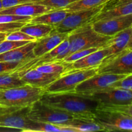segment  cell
I'll return each mask as SVG.
<instances>
[{
  "label": "cell",
  "instance_id": "obj_20",
  "mask_svg": "<svg viewBox=\"0 0 132 132\" xmlns=\"http://www.w3.org/2000/svg\"><path fill=\"white\" fill-rule=\"evenodd\" d=\"M70 14L65 9L53 10L49 12L34 17L31 19L30 23H39L55 27Z\"/></svg>",
  "mask_w": 132,
  "mask_h": 132
},
{
  "label": "cell",
  "instance_id": "obj_45",
  "mask_svg": "<svg viewBox=\"0 0 132 132\" xmlns=\"http://www.w3.org/2000/svg\"></svg>",
  "mask_w": 132,
  "mask_h": 132
},
{
  "label": "cell",
  "instance_id": "obj_15",
  "mask_svg": "<svg viewBox=\"0 0 132 132\" xmlns=\"http://www.w3.org/2000/svg\"><path fill=\"white\" fill-rule=\"evenodd\" d=\"M61 76V75L43 73L35 68H32L27 70L18 76L27 85L45 89Z\"/></svg>",
  "mask_w": 132,
  "mask_h": 132
},
{
  "label": "cell",
  "instance_id": "obj_33",
  "mask_svg": "<svg viewBox=\"0 0 132 132\" xmlns=\"http://www.w3.org/2000/svg\"><path fill=\"white\" fill-rule=\"evenodd\" d=\"M21 64V62L0 61V75L12 73Z\"/></svg>",
  "mask_w": 132,
  "mask_h": 132
},
{
  "label": "cell",
  "instance_id": "obj_12",
  "mask_svg": "<svg viewBox=\"0 0 132 132\" xmlns=\"http://www.w3.org/2000/svg\"><path fill=\"white\" fill-rule=\"evenodd\" d=\"M92 28L99 34L112 36L132 26V14L118 18L99 20L92 23Z\"/></svg>",
  "mask_w": 132,
  "mask_h": 132
},
{
  "label": "cell",
  "instance_id": "obj_3",
  "mask_svg": "<svg viewBox=\"0 0 132 132\" xmlns=\"http://www.w3.org/2000/svg\"><path fill=\"white\" fill-rule=\"evenodd\" d=\"M45 92V89L27 84L19 87L0 90V106L18 108L30 106L39 100Z\"/></svg>",
  "mask_w": 132,
  "mask_h": 132
},
{
  "label": "cell",
  "instance_id": "obj_19",
  "mask_svg": "<svg viewBox=\"0 0 132 132\" xmlns=\"http://www.w3.org/2000/svg\"><path fill=\"white\" fill-rule=\"evenodd\" d=\"M64 128L72 129L75 132H92L104 131L101 126L95 122L93 119L86 118L74 117L66 123L59 125Z\"/></svg>",
  "mask_w": 132,
  "mask_h": 132
},
{
  "label": "cell",
  "instance_id": "obj_18",
  "mask_svg": "<svg viewBox=\"0 0 132 132\" xmlns=\"http://www.w3.org/2000/svg\"><path fill=\"white\" fill-rule=\"evenodd\" d=\"M131 31V27L123 30L111 37V38L108 40V42L106 43L104 46L109 50L110 55L107 57L104 58V59H108L126 48L128 44L129 39H130Z\"/></svg>",
  "mask_w": 132,
  "mask_h": 132
},
{
  "label": "cell",
  "instance_id": "obj_43",
  "mask_svg": "<svg viewBox=\"0 0 132 132\" xmlns=\"http://www.w3.org/2000/svg\"><path fill=\"white\" fill-rule=\"evenodd\" d=\"M0 42H1V41H0Z\"/></svg>",
  "mask_w": 132,
  "mask_h": 132
},
{
  "label": "cell",
  "instance_id": "obj_13",
  "mask_svg": "<svg viewBox=\"0 0 132 132\" xmlns=\"http://www.w3.org/2000/svg\"><path fill=\"white\" fill-rule=\"evenodd\" d=\"M110 55V53L109 50L107 48L104 47L76 61L72 62V63L63 62L66 68V72L64 73L72 70L99 67L103 59L109 56Z\"/></svg>",
  "mask_w": 132,
  "mask_h": 132
},
{
  "label": "cell",
  "instance_id": "obj_5",
  "mask_svg": "<svg viewBox=\"0 0 132 132\" xmlns=\"http://www.w3.org/2000/svg\"><path fill=\"white\" fill-rule=\"evenodd\" d=\"M94 121L105 131H132V117L119 111L98 107L94 113Z\"/></svg>",
  "mask_w": 132,
  "mask_h": 132
},
{
  "label": "cell",
  "instance_id": "obj_7",
  "mask_svg": "<svg viewBox=\"0 0 132 132\" xmlns=\"http://www.w3.org/2000/svg\"><path fill=\"white\" fill-rule=\"evenodd\" d=\"M30 106L1 107L0 108V128L15 129L25 131L32 121L28 117Z\"/></svg>",
  "mask_w": 132,
  "mask_h": 132
},
{
  "label": "cell",
  "instance_id": "obj_17",
  "mask_svg": "<svg viewBox=\"0 0 132 132\" xmlns=\"http://www.w3.org/2000/svg\"><path fill=\"white\" fill-rule=\"evenodd\" d=\"M36 41H32L20 47L1 54L0 61L21 62L23 64L34 59L36 56L34 54L33 49Z\"/></svg>",
  "mask_w": 132,
  "mask_h": 132
},
{
  "label": "cell",
  "instance_id": "obj_16",
  "mask_svg": "<svg viewBox=\"0 0 132 132\" xmlns=\"http://www.w3.org/2000/svg\"><path fill=\"white\" fill-rule=\"evenodd\" d=\"M53 11L48 9L46 6L36 3H24L15 5L11 7L0 10V14H12L21 16H37L45 13Z\"/></svg>",
  "mask_w": 132,
  "mask_h": 132
},
{
  "label": "cell",
  "instance_id": "obj_31",
  "mask_svg": "<svg viewBox=\"0 0 132 132\" xmlns=\"http://www.w3.org/2000/svg\"><path fill=\"white\" fill-rule=\"evenodd\" d=\"M32 17L21 16L12 14H0V23H8L12 22H25L30 23Z\"/></svg>",
  "mask_w": 132,
  "mask_h": 132
},
{
  "label": "cell",
  "instance_id": "obj_14",
  "mask_svg": "<svg viewBox=\"0 0 132 132\" xmlns=\"http://www.w3.org/2000/svg\"><path fill=\"white\" fill-rule=\"evenodd\" d=\"M68 34H69L61 33L54 28L49 34L36 41L33 49L34 54L36 57L41 56L55 48L68 37Z\"/></svg>",
  "mask_w": 132,
  "mask_h": 132
},
{
  "label": "cell",
  "instance_id": "obj_44",
  "mask_svg": "<svg viewBox=\"0 0 132 132\" xmlns=\"http://www.w3.org/2000/svg\"><path fill=\"white\" fill-rule=\"evenodd\" d=\"M131 27H132V26H131Z\"/></svg>",
  "mask_w": 132,
  "mask_h": 132
},
{
  "label": "cell",
  "instance_id": "obj_36",
  "mask_svg": "<svg viewBox=\"0 0 132 132\" xmlns=\"http://www.w3.org/2000/svg\"><path fill=\"white\" fill-rule=\"evenodd\" d=\"M99 108H108V109L113 110L119 111V112H122L126 114L129 115V116L132 117V103L130 104H127V105H123V106H113V107H102V106H98Z\"/></svg>",
  "mask_w": 132,
  "mask_h": 132
},
{
  "label": "cell",
  "instance_id": "obj_6",
  "mask_svg": "<svg viewBox=\"0 0 132 132\" xmlns=\"http://www.w3.org/2000/svg\"><path fill=\"white\" fill-rule=\"evenodd\" d=\"M28 117L31 121L61 125L74 118L67 112L47 105L41 101L35 102L30 106Z\"/></svg>",
  "mask_w": 132,
  "mask_h": 132
},
{
  "label": "cell",
  "instance_id": "obj_22",
  "mask_svg": "<svg viewBox=\"0 0 132 132\" xmlns=\"http://www.w3.org/2000/svg\"><path fill=\"white\" fill-rule=\"evenodd\" d=\"M53 29L54 27L50 25L28 23L23 26L19 30L38 40L49 34Z\"/></svg>",
  "mask_w": 132,
  "mask_h": 132
},
{
  "label": "cell",
  "instance_id": "obj_40",
  "mask_svg": "<svg viewBox=\"0 0 132 132\" xmlns=\"http://www.w3.org/2000/svg\"><path fill=\"white\" fill-rule=\"evenodd\" d=\"M3 9V6H2V2H1V0H0V10Z\"/></svg>",
  "mask_w": 132,
  "mask_h": 132
},
{
  "label": "cell",
  "instance_id": "obj_35",
  "mask_svg": "<svg viewBox=\"0 0 132 132\" xmlns=\"http://www.w3.org/2000/svg\"><path fill=\"white\" fill-rule=\"evenodd\" d=\"M41 0H1L2 2L3 9L11 7L15 5H21L24 3H36Z\"/></svg>",
  "mask_w": 132,
  "mask_h": 132
},
{
  "label": "cell",
  "instance_id": "obj_30",
  "mask_svg": "<svg viewBox=\"0 0 132 132\" xmlns=\"http://www.w3.org/2000/svg\"><path fill=\"white\" fill-rule=\"evenodd\" d=\"M5 39L10 40V41H37L36 38L21 32L20 30L14 31V32H9L6 34Z\"/></svg>",
  "mask_w": 132,
  "mask_h": 132
},
{
  "label": "cell",
  "instance_id": "obj_24",
  "mask_svg": "<svg viewBox=\"0 0 132 132\" xmlns=\"http://www.w3.org/2000/svg\"><path fill=\"white\" fill-rule=\"evenodd\" d=\"M27 85L14 72L0 75V90L19 87Z\"/></svg>",
  "mask_w": 132,
  "mask_h": 132
},
{
  "label": "cell",
  "instance_id": "obj_39",
  "mask_svg": "<svg viewBox=\"0 0 132 132\" xmlns=\"http://www.w3.org/2000/svg\"><path fill=\"white\" fill-rule=\"evenodd\" d=\"M6 34L7 33H3L1 35H0V41H2L4 39H5V36H6Z\"/></svg>",
  "mask_w": 132,
  "mask_h": 132
},
{
  "label": "cell",
  "instance_id": "obj_28",
  "mask_svg": "<svg viewBox=\"0 0 132 132\" xmlns=\"http://www.w3.org/2000/svg\"><path fill=\"white\" fill-rule=\"evenodd\" d=\"M32 41H10L4 39L0 42V54L6 52L8 51L20 47Z\"/></svg>",
  "mask_w": 132,
  "mask_h": 132
},
{
  "label": "cell",
  "instance_id": "obj_10",
  "mask_svg": "<svg viewBox=\"0 0 132 132\" xmlns=\"http://www.w3.org/2000/svg\"><path fill=\"white\" fill-rule=\"evenodd\" d=\"M89 95L99 103V106H119L132 103L131 90L120 88L110 87Z\"/></svg>",
  "mask_w": 132,
  "mask_h": 132
},
{
  "label": "cell",
  "instance_id": "obj_27",
  "mask_svg": "<svg viewBox=\"0 0 132 132\" xmlns=\"http://www.w3.org/2000/svg\"><path fill=\"white\" fill-rule=\"evenodd\" d=\"M79 0H41L36 2L37 4L46 6L51 10L65 9L68 5Z\"/></svg>",
  "mask_w": 132,
  "mask_h": 132
},
{
  "label": "cell",
  "instance_id": "obj_42",
  "mask_svg": "<svg viewBox=\"0 0 132 132\" xmlns=\"http://www.w3.org/2000/svg\"><path fill=\"white\" fill-rule=\"evenodd\" d=\"M0 108H1V106H0Z\"/></svg>",
  "mask_w": 132,
  "mask_h": 132
},
{
  "label": "cell",
  "instance_id": "obj_23",
  "mask_svg": "<svg viewBox=\"0 0 132 132\" xmlns=\"http://www.w3.org/2000/svg\"><path fill=\"white\" fill-rule=\"evenodd\" d=\"M27 132H75L72 129L64 128L59 125L32 121Z\"/></svg>",
  "mask_w": 132,
  "mask_h": 132
},
{
  "label": "cell",
  "instance_id": "obj_25",
  "mask_svg": "<svg viewBox=\"0 0 132 132\" xmlns=\"http://www.w3.org/2000/svg\"><path fill=\"white\" fill-rule=\"evenodd\" d=\"M109 0H79L70 4L65 8L68 12H74L82 10L93 9L103 4L106 3Z\"/></svg>",
  "mask_w": 132,
  "mask_h": 132
},
{
  "label": "cell",
  "instance_id": "obj_8",
  "mask_svg": "<svg viewBox=\"0 0 132 132\" xmlns=\"http://www.w3.org/2000/svg\"><path fill=\"white\" fill-rule=\"evenodd\" d=\"M105 4L93 9L70 13L63 21L54 28L61 33L70 34L79 27L92 23L95 17L103 10Z\"/></svg>",
  "mask_w": 132,
  "mask_h": 132
},
{
  "label": "cell",
  "instance_id": "obj_37",
  "mask_svg": "<svg viewBox=\"0 0 132 132\" xmlns=\"http://www.w3.org/2000/svg\"><path fill=\"white\" fill-rule=\"evenodd\" d=\"M131 2H132V0H109V1L106 3L105 5L103 7V9H108V8H110L113 6H116V5L128 3Z\"/></svg>",
  "mask_w": 132,
  "mask_h": 132
},
{
  "label": "cell",
  "instance_id": "obj_32",
  "mask_svg": "<svg viewBox=\"0 0 132 132\" xmlns=\"http://www.w3.org/2000/svg\"><path fill=\"white\" fill-rule=\"evenodd\" d=\"M28 23L25 22H12L8 23H0V33H9L19 30L21 28Z\"/></svg>",
  "mask_w": 132,
  "mask_h": 132
},
{
  "label": "cell",
  "instance_id": "obj_11",
  "mask_svg": "<svg viewBox=\"0 0 132 132\" xmlns=\"http://www.w3.org/2000/svg\"><path fill=\"white\" fill-rule=\"evenodd\" d=\"M128 75L116 74L110 73H97L76 86L75 92L79 94L90 95L93 93L108 88L116 81L125 78Z\"/></svg>",
  "mask_w": 132,
  "mask_h": 132
},
{
  "label": "cell",
  "instance_id": "obj_9",
  "mask_svg": "<svg viewBox=\"0 0 132 132\" xmlns=\"http://www.w3.org/2000/svg\"><path fill=\"white\" fill-rule=\"evenodd\" d=\"M132 74V50L125 48L119 54L103 60L98 67V73Z\"/></svg>",
  "mask_w": 132,
  "mask_h": 132
},
{
  "label": "cell",
  "instance_id": "obj_41",
  "mask_svg": "<svg viewBox=\"0 0 132 132\" xmlns=\"http://www.w3.org/2000/svg\"><path fill=\"white\" fill-rule=\"evenodd\" d=\"M131 90V92H132V89H131V90Z\"/></svg>",
  "mask_w": 132,
  "mask_h": 132
},
{
  "label": "cell",
  "instance_id": "obj_21",
  "mask_svg": "<svg viewBox=\"0 0 132 132\" xmlns=\"http://www.w3.org/2000/svg\"><path fill=\"white\" fill-rule=\"evenodd\" d=\"M132 14V2L121 4L103 9L95 17L93 23L99 20L125 16Z\"/></svg>",
  "mask_w": 132,
  "mask_h": 132
},
{
  "label": "cell",
  "instance_id": "obj_1",
  "mask_svg": "<svg viewBox=\"0 0 132 132\" xmlns=\"http://www.w3.org/2000/svg\"><path fill=\"white\" fill-rule=\"evenodd\" d=\"M54 108L73 115L74 117L94 120V113L99 103L89 95L74 92L48 93L45 92L39 99Z\"/></svg>",
  "mask_w": 132,
  "mask_h": 132
},
{
  "label": "cell",
  "instance_id": "obj_38",
  "mask_svg": "<svg viewBox=\"0 0 132 132\" xmlns=\"http://www.w3.org/2000/svg\"><path fill=\"white\" fill-rule=\"evenodd\" d=\"M126 48H129L132 50V27H131V34H130V39H129V42H128V44Z\"/></svg>",
  "mask_w": 132,
  "mask_h": 132
},
{
  "label": "cell",
  "instance_id": "obj_2",
  "mask_svg": "<svg viewBox=\"0 0 132 132\" xmlns=\"http://www.w3.org/2000/svg\"><path fill=\"white\" fill-rule=\"evenodd\" d=\"M112 36L99 34L92 28V23L77 28L68 34V48L55 57L54 61H61L64 57L79 50L91 48H103Z\"/></svg>",
  "mask_w": 132,
  "mask_h": 132
},
{
  "label": "cell",
  "instance_id": "obj_29",
  "mask_svg": "<svg viewBox=\"0 0 132 132\" xmlns=\"http://www.w3.org/2000/svg\"><path fill=\"white\" fill-rule=\"evenodd\" d=\"M99 49H100V48H91L79 50V51L72 53L70 55L67 56L61 61L64 62V63H72V62L76 61L78 59H80L81 58L83 57L86 56V55H88L91 53L97 51Z\"/></svg>",
  "mask_w": 132,
  "mask_h": 132
},
{
  "label": "cell",
  "instance_id": "obj_4",
  "mask_svg": "<svg viewBox=\"0 0 132 132\" xmlns=\"http://www.w3.org/2000/svg\"><path fill=\"white\" fill-rule=\"evenodd\" d=\"M97 73L98 67L69 71L50 84L45 90L48 93L74 92L79 84Z\"/></svg>",
  "mask_w": 132,
  "mask_h": 132
},
{
  "label": "cell",
  "instance_id": "obj_34",
  "mask_svg": "<svg viewBox=\"0 0 132 132\" xmlns=\"http://www.w3.org/2000/svg\"><path fill=\"white\" fill-rule=\"evenodd\" d=\"M110 87L131 90L132 89V74L128 75L125 78L118 81H116L111 85Z\"/></svg>",
  "mask_w": 132,
  "mask_h": 132
},
{
  "label": "cell",
  "instance_id": "obj_26",
  "mask_svg": "<svg viewBox=\"0 0 132 132\" xmlns=\"http://www.w3.org/2000/svg\"><path fill=\"white\" fill-rule=\"evenodd\" d=\"M35 69L46 73L62 75L66 72L65 65L62 61H52L35 67Z\"/></svg>",
  "mask_w": 132,
  "mask_h": 132
}]
</instances>
